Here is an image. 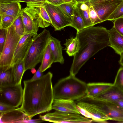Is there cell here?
I'll return each instance as SVG.
<instances>
[{"instance_id": "43", "label": "cell", "mask_w": 123, "mask_h": 123, "mask_svg": "<svg viewBox=\"0 0 123 123\" xmlns=\"http://www.w3.org/2000/svg\"><path fill=\"white\" fill-rule=\"evenodd\" d=\"M65 3H68L70 2H73L75 3H77L75 0H63Z\"/></svg>"}, {"instance_id": "24", "label": "cell", "mask_w": 123, "mask_h": 123, "mask_svg": "<svg viewBox=\"0 0 123 123\" xmlns=\"http://www.w3.org/2000/svg\"><path fill=\"white\" fill-rule=\"evenodd\" d=\"M15 85L11 67L3 70L0 69V87Z\"/></svg>"}, {"instance_id": "31", "label": "cell", "mask_w": 123, "mask_h": 123, "mask_svg": "<svg viewBox=\"0 0 123 123\" xmlns=\"http://www.w3.org/2000/svg\"><path fill=\"white\" fill-rule=\"evenodd\" d=\"M123 16V1L118 6L107 20L113 21L122 17Z\"/></svg>"}, {"instance_id": "36", "label": "cell", "mask_w": 123, "mask_h": 123, "mask_svg": "<svg viewBox=\"0 0 123 123\" xmlns=\"http://www.w3.org/2000/svg\"><path fill=\"white\" fill-rule=\"evenodd\" d=\"M16 108L7 105L0 103V114L9 111Z\"/></svg>"}, {"instance_id": "12", "label": "cell", "mask_w": 123, "mask_h": 123, "mask_svg": "<svg viewBox=\"0 0 123 123\" xmlns=\"http://www.w3.org/2000/svg\"><path fill=\"white\" fill-rule=\"evenodd\" d=\"M123 1H107L92 5L102 22L107 20L109 17Z\"/></svg>"}, {"instance_id": "26", "label": "cell", "mask_w": 123, "mask_h": 123, "mask_svg": "<svg viewBox=\"0 0 123 123\" xmlns=\"http://www.w3.org/2000/svg\"><path fill=\"white\" fill-rule=\"evenodd\" d=\"M70 26L75 29L77 32H80L84 28L83 18L76 7L74 9V15L72 18V22Z\"/></svg>"}, {"instance_id": "40", "label": "cell", "mask_w": 123, "mask_h": 123, "mask_svg": "<svg viewBox=\"0 0 123 123\" xmlns=\"http://www.w3.org/2000/svg\"><path fill=\"white\" fill-rule=\"evenodd\" d=\"M117 105L123 109V100L109 101Z\"/></svg>"}, {"instance_id": "28", "label": "cell", "mask_w": 123, "mask_h": 123, "mask_svg": "<svg viewBox=\"0 0 123 123\" xmlns=\"http://www.w3.org/2000/svg\"><path fill=\"white\" fill-rule=\"evenodd\" d=\"M77 3L73 2L65 3L58 6L72 18L74 15V10Z\"/></svg>"}, {"instance_id": "27", "label": "cell", "mask_w": 123, "mask_h": 123, "mask_svg": "<svg viewBox=\"0 0 123 123\" xmlns=\"http://www.w3.org/2000/svg\"><path fill=\"white\" fill-rule=\"evenodd\" d=\"M12 24L14 26L16 32L18 35L22 36L25 34L24 27L21 12L15 19Z\"/></svg>"}, {"instance_id": "38", "label": "cell", "mask_w": 123, "mask_h": 123, "mask_svg": "<svg viewBox=\"0 0 123 123\" xmlns=\"http://www.w3.org/2000/svg\"><path fill=\"white\" fill-rule=\"evenodd\" d=\"M46 1L47 3L57 6L65 3L63 0H46Z\"/></svg>"}, {"instance_id": "15", "label": "cell", "mask_w": 123, "mask_h": 123, "mask_svg": "<svg viewBox=\"0 0 123 123\" xmlns=\"http://www.w3.org/2000/svg\"><path fill=\"white\" fill-rule=\"evenodd\" d=\"M52 108L56 111L80 114L76 108V102L74 101L54 100Z\"/></svg>"}, {"instance_id": "30", "label": "cell", "mask_w": 123, "mask_h": 123, "mask_svg": "<svg viewBox=\"0 0 123 123\" xmlns=\"http://www.w3.org/2000/svg\"><path fill=\"white\" fill-rule=\"evenodd\" d=\"M18 2L26 3L27 7H39L45 6L47 3L46 0H17Z\"/></svg>"}, {"instance_id": "35", "label": "cell", "mask_w": 123, "mask_h": 123, "mask_svg": "<svg viewBox=\"0 0 123 123\" xmlns=\"http://www.w3.org/2000/svg\"><path fill=\"white\" fill-rule=\"evenodd\" d=\"M113 27L120 34L123 36V17L115 20Z\"/></svg>"}, {"instance_id": "23", "label": "cell", "mask_w": 123, "mask_h": 123, "mask_svg": "<svg viewBox=\"0 0 123 123\" xmlns=\"http://www.w3.org/2000/svg\"><path fill=\"white\" fill-rule=\"evenodd\" d=\"M54 62L53 56L48 43L45 49L40 66L41 72H43L50 68Z\"/></svg>"}, {"instance_id": "39", "label": "cell", "mask_w": 123, "mask_h": 123, "mask_svg": "<svg viewBox=\"0 0 123 123\" xmlns=\"http://www.w3.org/2000/svg\"><path fill=\"white\" fill-rule=\"evenodd\" d=\"M114 0H90L89 1L90 3L92 5L97 4L107 1Z\"/></svg>"}, {"instance_id": "6", "label": "cell", "mask_w": 123, "mask_h": 123, "mask_svg": "<svg viewBox=\"0 0 123 123\" xmlns=\"http://www.w3.org/2000/svg\"><path fill=\"white\" fill-rule=\"evenodd\" d=\"M23 94L21 84L0 87V103L18 108L22 105Z\"/></svg>"}, {"instance_id": "3", "label": "cell", "mask_w": 123, "mask_h": 123, "mask_svg": "<svg viewBox=\"0 0 123 123\" xmlns=\"http://www.w3.org/2000/svg\"><path fill=\"white\" fill-rule=\"evenodd\" d=\"M87 85L71 74L59 80L53 87L54 100L74 101L86 95Z\"/></svg>"}, {"instance_id": "7", "label": "cell", "mask_w": 123, "mask_h": 123, "mask_svg": "<svg viewBox=\"0 0 123 123\" xmlns=\"http://www.w3.org/2000/svg\"><path fill=\"white\" fill-rule=\"evenodd\" d=\"M80 114L56 111L52 113L40 115V117L43 121L55 123H88L92 121V119Z\"/></svg>"}, {"instance_id": "10", "label": "cell", "mask_w": 123, "mask_h": 123, "mask_svg": "<svg viewBox=\"0 0 123 123\" xmlns=\"http://www.w3.org/2000/svg\"><path fill=\"white\" fill-rule=\"evenodd\" d=\"M93 100L99 111L106 116L110 120L123 123V109L110 102L95 98H93Z\"/></svg>"}, {"instance_id": "4", "label": "cell", "mask_w": 123, "mask_h": 123, "mask_svg": "<svg viewBox=\"0 0 123 123\" xmlns=\"http://www.w3.org/2000/svg\"><path fill=\"white\" fill-rule=\"evenodd\" d=\"M49 31L45 29L34 37V39L24 59L25 71L35 68L42 62L45 49L51 36Z\"/></svg>"}, {"instance_id": "44", "label": "cell", "mask_w": 123, "mask_h": 123, "mask_svg": "<svg viewBox=\"0 0 123 123\" xmlns=\"http://www.w3.org/2000/svg\"><path fill=\"white\" fill-rule=\"evenodd\" d=\"M77 3L84 2L89 1L90 0H75Z\"/></svg>"}, {"instance_id": "5", "label": "cell", "mask_w": 123, "mask_h": 123, "mask_svg": "<svg viewBox=\"0 0 123 123\" xmlns=\"http://www.w3.org/2000/svg\"><path fill=\"white\" fill-rule=\"evenodd\" d=\"M7 29L6 42L2 52L0 54V69L3 70L11 67L15 50L22 37L17 33L12 24Z\"/></svg>"}, {"instance_id": "41", "label": "cell", "mask_w": 123, "mask_h": 123, "mask_svg": "<svg viewBox=\"0 0 123 123\" xmlns=\"http://www.w3.org/2000/svg\"><path fill=\"white\" fill-rule=\"evenodd\" d=\"M18 1L17 0H0V3H5Z\"/></svg>"}, {"instance_id": "16", "label": "cell", "mask_w": 123, "mask_h": 123, "mask_svg": "<svg viewBox=\"0 0 123 123\" xmlns=\"http://www.w3.org/2000/svg\"><path fill=\"white\" fill-rule=\"evenodd\" d=\"M110 45L116 53L120 55L123 52V36L113 27L108 30Z\"/></svg>"}, {"instance_id": "2", "label": "cell", "mask_w": 123, "mask_h": 123, "mask_svg": "<svg viewBox=\"0 0 123 123\" xmlns=\"http://www.w3.org/2000/svg\"><path fill=\"white\" fill-rule=\"evenodd\" d=\"M80 43L79 51L74 56L70 74L75 76L81 68L100 50L109 46L108 30L101 26H91L77 32Z\"/></svg>"}, {"instance_id": "42", "label": "cell", "mask_w": 123, "mask_h": 123, "mask_svg": "<svg viewBox=\"0 0 123 123\" xmlns=\"http://www.w3.org/2000/svg\"><path fill=\"white\" fill-rule=\"evenodd\" d=\"M120 59L119 62V63L123 66V52L120 55Z\"/></svg>"}, {"instance_id": "11", "label": "cell", "mask_w": 123, "mask_h": 123, "mask_svg": "<svg viewBox=\"0 0 123 123\" xmlns=\"http://www.w3.org/2000/svg\"><path fill=\"white\" fill-rule=\"evenodd\" d=\"M35 35L25 34L21 37L14 52L11 67L24 59L33 41Z\"/></svg>"}, {"instance_id": "45", "label": "cell", "mask_w": 123, "mask_h": 123, "mask_svg": "<svg viewBox=\"0 0 123 123\" xmlns=\"http://www.w3.org/2000/svg\"><path fill=\"white\" fill-rule=\"evenodd\" d=\"M31 69V71L33 74H35L37 71L34 68H32Z\"/></svg>"}, {"instance_id": "17", "label": "cell", "mask_w": 123, "mask_h": 123, "mask_svg": "<svg viewBox=\"0 0 123 123\" xmlns=\"http://www.w3.org/2000/svg\"><path fill=\"white\" fill-rule=\"evenodd\" d=\"M21 7L20 2L18 1L0 3V15L10 16L15 18L20 12Z\"/></svg>"}, {"instance_id": "21", "label": "cell", "mask_w": 123, "mask_h": 123, "mask_svg": "<svg viewBox=\"0 0 123 123\" xmlns=\"http://www.w3.org/2000/svg\"><path fill=\"white\" fill-rule=\"evenodd\" d=\"M11 68L15 85L21 84L22 78L25 71L24 60L14 64Z\"/></svg>"}, {"instance_id": "13", "label": "cell", "mask_w": 123, "mask_h": 123, "mask_svg": "<svg viewBox=\"0 0 123 123\" xmlns=\"http://www.w3.org/2000/svg\"><path fill=\"white\" fill-rule=\"evenodd\" d=\"M0 115V123H29L31 119L18 108Z\"/></svg>"}, {"instance_id": "34", "label": "cell", "mask_w": 123, "mask_h": 123, "mask_svg": "<svg viewBox=\"0 0 123 123\" xmlns=\"http://www.w3.org/2000/svg\"><path fill=\"white\" fill-rule=\"evenodd\" d=\"M7 33V29H0V54L2 52L6 40Z\"/></svg>"}, {"instance_id": "33", "label": "cell", "mask_w": 123, "mask_h": 123, "mask_svg": "<svg viewBox=\"0 0 123 123\" xmlns=\"http://www.w3.org/2000/svg\"><path fill=\"white\" fill-rule=\"evenodd\" d=\"M89 16L91 23L94 25L102 22L92 5L89 11Z\"/></svg>"}, {"instance_id": "9", "label": "cell", "mask_w": 123, "mask_h": 123, "mask_svg": "<svg viewBox=\"0 0 123 123\" xmlns=\"http://www.w3.org/2000/svg\"><path fill=\"white\" fill-rule=\"evenodd\" d=\"M21 13L25 34L37 35L39 27L37 7L27 6L21 9Z\"/></svg>"}, {"instance_id": "19", "label": "cell", "mask_w": 123, "mask_h": 123, "mask_svg": "<svg viewBox=\"0 0 123 123\" xmlns=\"http://www.w3.org/2000/svg\"><path fill=\"white\" fill-rule=\"evenodd\" d=\"M113 84V83L105 82L88 83L87 84L86 95L89 97L95 98Z\"/></svg>"}, {"instance_id": "22", "label": "cell", "mask_w": 123, "mask_h": 123, "mask_svg": "<svg viewBox=\"0 0 123 123\" xmlns=\"http://www.w3.org/2000/svg\"><path fill=\"white\" fill-rule=\"evenodd\" d=\"M64 44L65 46L66 52L69 56H74L79 51L80 48V43L78 38L76 36L67 39Z\"/></svg>"}, {"instance_id": "14", "label": "cell", "mask_w": 123, "mask_h": 123, "mask_svg": "<svg viewBox=\"0 0 123 123\" xmlns=\"http://www.w3.org/2000/svg\"><path fill=\"white\" fill-rule=\"evenodd\" d=\"M95 98L108 101L123 100V91L113 84Z\"/></svg>"}, {"instance_id": "18", "label": "cell", "mask_w": 123, "mask_h": 123, "mask_svg": "<svg viewBox=\"0 0 123 123\" xmlns=\"http://www.w3.org/2000/svg\"><path fill=\"white\" fill-rule=\"evenodd\" d=\"M48 43L53 56L54 62L64 63V60L62 55V47L61 44V41L51 36Z\"/></svg>"}, {"instance_id": "32", "label": "cell", "mask_w": 123, "mask_h": 123, "mask_svg": "<svg viewBox=\"0 0 123 123\" xmlns=\"http://www.w3.org/2000/svg\"><path fill=\"white\" fill-rule=\"evenodd\" d=\"M113 84L123 91V66L118 70Z\"/></svg>"}, {"instance_id": "25", "label": "cell", "mask_w": 123, "mask_h": 123, "mask_svg": "<svg viewBox=\"0 0 123 123\" xmlns=\"http://www.w3.org/2000/svg\"><path fill=\"white\" fill-rule=\"evenodd\" d=\"M38 21L39 27L45 28L51 24V21L45 6L37 7Z\"/></svg>"}, {"instance_id": "46", "label": "cell", "mask_w": 123, "mask_h": 123, "mask_svg": "<svg viewBox=\"0 0 123 123\" xmlns=\"http://www.w3.org/2000/svg\"><path fill=\"white\" fill-rule=\"evenodd\" d=\"M122 17H123V16Z\"/></svg>"}, {"instance_id": "37", "label": "cell", "mask_w": 123, "mask_h": 123, "mask_svg": "<svg viewBox=\"0 0 123 123\" xmlns=\"http://www.w3.org/2000/svg\"><path fill=\"white\" fill-rule=\"evenodd\" d=\"M43 75V73L41 71V66H40L33 76L30 80H37L40 78Z\"/></svg>"}, {"instance_id": "8", "label": "cell", "mask_w": 123, "mask_h": 123, "mask_svg": "<svg viewBox=\"0 0 123 123\" xmlns=\"http://www.w3.org/2000/svg\"><path fill=\"white\" fill-rule=\"evenodd\" d=\"M45 7L50 19L51 24L55 31L70 26L72 22L71 18L59 6L47 3Z\"/></svg>"}, {"instance_id": "1", "label": "cell", "mask_w": 123, "mask_h": 123, "mask_svg": "<svg viewBox=\"0 0 123 123\" xmlns=\"http://www.w3.org/2000/svg\"><path fill=\"white\" fill-rule=\"evenodd\" d=\"M52 76L49 72L37 80L24 81L23 99L19 108L31 118L52 109L54 100Z\"/></svg>"}, {"instance_id": "29", "label": "cell", "mask_w": 123, "mask_h": 123, "mask_svg": "<svg viewBox=\"0 0 123 123\" xmlns=\"http://www.w3.org/2000/svg\"><path fill=\"white\" fill-rule=\"evenodd\" d=\"M15 18L10 16L0 15V29H7L11 25Z\"/></svg>"}, {"instance_id": "20", "label": "cell", "mask_w": 123, "mask_h": 123, "mask_svg": "<svg viewBox=\"0 0 123 123\" xmlns=\"http://www.w3.org/2000/svg\"><path fill=\"white\" fill-rule=\"evenodd\" d=\"M91 5L89 1L78 2L76 4V7L83 18L84 28L94 25L91 23L89 16V11Z\"/></svg>"}]
</instances>
